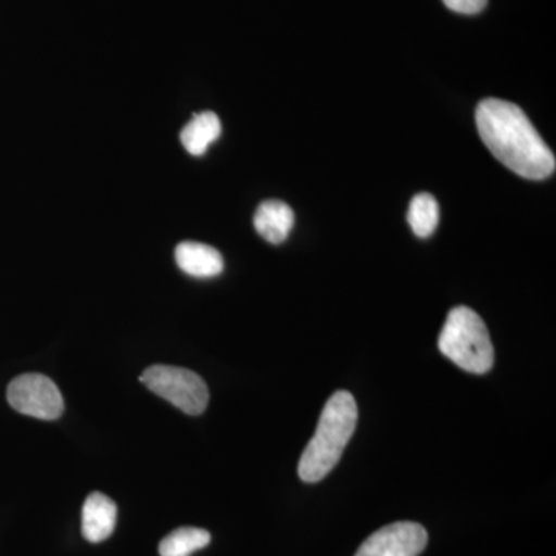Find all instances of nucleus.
Returning <instances> with one entry per match:
<instances>
[{
	"label": "nucleus",
	"instance_id": "obj_3",
	"mask_svg": "<svg viewBox=\"0 0 556 556\" xmlns=\"http://www.w3.org/2000/svg\"><path fill=\"white\" fill-rule=\"evenodd\" d=\"M438 345L453 364L473 375H485L495 362V350L484 320L467 306L450 311Z\"/></svg>",
	"mask_w": 556,
	"mask_h": 556
},
{
	"label": "nucleus",
	"instance_id": "obj_6",
	"mask_svg": "<svg viewBox=\"0 0 556 556\" xmlns=\"http://www.w3.org/2000/svg\"><path fill=\"white\" fill-rule=\"evenodd\" d=\"M428 533L412 521L394 522L372 533L356 556H419L426 551Z\"/></svg>",
	"mask_w": 556,
	"mask_h": 556
},
{
	"label": "nucleus",
	"instance_id": "obj_11",
	"mask_svg": "<svg viewBox=\"0 0 556 556\" xmlns=\"http://www.w3.org/2000/svg\"><path fill=\"white\" fill-rule=\"evenodd\" d=\"M211 543V533L197 527H179L160 543V556H190Z\"/></svg>",
	"mask_w": 556,
	"mask_h": 556
},
{
	"label": "nucleus",
	"instance_id": "obj_2",
	"mask_svg": "<svg viewBox=\"0 0 556 556\" xmlns=\"http://www.w3.org/2000/svg\"><path fill=\"white\" fill-rule=\"evenodd\" d=\"M357 404L353 394L338 391L325 405L316 434L300 457L299 477L302 481H321L338 466L343 450L357 426Z\"/></svg>",
	"mask_w": 556,
	"mask_h": 556
},
{
	"label": "nucleus",
	"instance_id": "obj_1",
	"mask_svg": "<svg viewBox=\"0 0 556 556\" xmlns=\"http://www.w3.org/2000/svg\"><path fill=\"white\" fill-rule=\"evenodd\" d=\"M477 126L486 149L514 174L535 181L554 174V152L514 102L496 98L479 102Z\"/></svg>",
	"mask_w": 556,
	"mask_h": 556
},
{
	"label": "nucleus",
	"instance_id": "obj_10",
	"mask_svg": "<svg viewBox=\"0 0 556 556\" xmlns=\"http://www.w3.org/2000/svg\"><path fill=\"white\" fill-rule=\"evenodd\" d=\"M222 135V123L214 112H203L193 116L181 131V142L190 155L201 156L208 146Z\"/></svg>",
	"mask_w": 556,
	"mask_h": 556
},
{
	"label": "nucleus",
	"instance_id": "obj_8",
	"mask_svg": "<svg viewBox=\"0 0 556 556\" xmlns=\"http://www.w3.org/2000/svg\"><path fill=\"white\" fill-rule=\"evenodd\" d=\"M175 260L182 273L197 278L217 277L225 269L222 254L207 244L182 241L175 249Z\"/></svg>",
	"mask_w": 556,
	"mask_h": 556
},
{
	"label": "nucleus",
	"instance_id": "obj_5",
	"mask_svg": "<svg viewBox=\"0 0 556 556\" xmlns=\"http://www.w3.org/2000/svg\"><path fill=\"white\" fill-rule=\"evenodd\" d=\"M7 399L11 408L40 420H54L64 413L60 388L43 375H22L11 380Z\"/></svg>",
	"mask_w": 556,
	"mask_h": 556
},
{
	"label": "nucleus",
	"instance_id": "obj_7",
	"mask_svg": "<svg viewBox=\"0 0 556 556\" xmlns=\"http://www.w3.org/2000/svg\"><path fill=\"white\" fill-rule=\"evenodd\" d=\"M118 507L104 493L94 492L87 496L83 507V535L90 543L108 540L115 532Z\"/></svg>",
	"mask_w": 556,
	"mask_h": 556
},
{
	"label": "nucleus",
	"instance_id": "obj_12",
	"mask_svg": "<svg viewBox=\"0 0 556 556\" xmlns=\"http://www.w3.org/2000/svg\"><path fill=\"white\" fill-rule=\"evenodd\" d=\"M408 223L413 232L427 239L439 225V204L431 193H417L408 207Z\"/></svg>",
	"mask_w": 556,
	"mask_h": 556
},
{
	"label": "nucleus",
	"instance_id": "obj_9",
	"mask_svg": "<svg viewBox=\"0 0 556 556\" xmlns=\"http://www.w3.org/2000/svg\"><path fill=\"white\" fill-rule=\"evenodd\" d=\"M254 226L260 236L269 243H283L294 226V212L283 201H265L255 212Z\"/></svg>",
	"mask_w": 556,
	"mask_h": 556
},
{
	"label": "nucleus",
	"instance_id": "obj_13",
	"mask_svg": "<svg viewBox=\"0 0 556 556\" xmlns=\"http://www.w3.org/2000/svg\"><path fill=\"white\" fill-rule=\"evenodd\" d=\"M447 9L460 14H478L485 9L486 0H442Z\"/></svg>",
	"mask_w": 556,
	"mask_h": 556
},
{
	"label": "nucleus",
	"instance_id": "obj_4",
	"mask_svg": "<svg viewBox=\"0 0 556 556\" xmlns=\"http://www.w3.org/2000/svg\"><path fill=\"white\" fill-rule=\"evenodd\" d=\"M139 380L186 415L199 416L207 407L206 382L190 369L152 365L144 369Z\"/></svg>",
	"mask_w": 556,
	"mask_h": 556
}]
</instances>
